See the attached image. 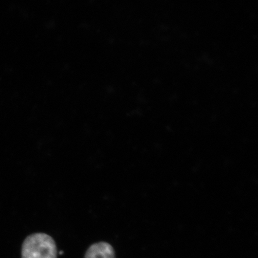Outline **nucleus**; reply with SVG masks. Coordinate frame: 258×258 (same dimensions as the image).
Wrapping results in <instances>:
<instances>
[{
    "instance_id": "1",
    "label": "nucleus",
    "mask_w": 258,
    "mask_h": 258,
    "mask_svg": "<svg viewBox=\"0 0 258 258\" xmlns=\"http://www.w3.org/2000/svg\"><path fill=\"white\" fill-rule=\"evenodd\" d=\"M57 254L55 241L47 234H32L22 244V258H56Z\"/></svg>"
},
{
    "instance_id": "2",
    "label": "nucleus",
    "mask_w": 258,
    "mask_h": 258,
    "mask_svg": "<svg viewBox=\"0 0 258 258\" xmlns=\"http://www.w3.org/2000/svg\"><path fill=\"white\" fill-rule=\"evenodd\" d=\"M85 258H115L114 250L110 244L99 242L89 248Z\"/></svg>"
}]
</instances>
